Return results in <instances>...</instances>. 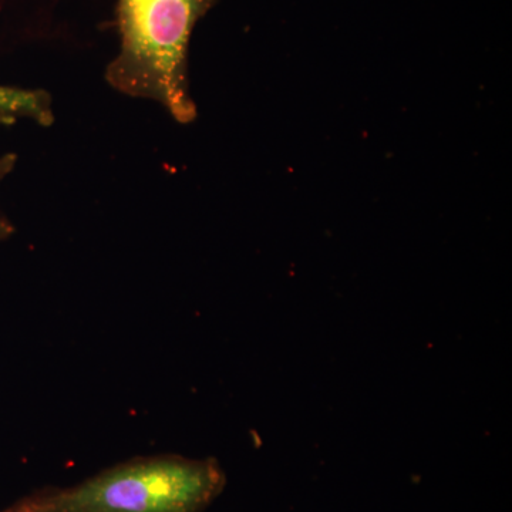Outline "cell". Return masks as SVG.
Returning <instances> with one entry per match:
<instances>
[{"label":"cell","mask_w":512,"mask_h":512,"mask_svg":"<svg viewBox=\"0 0 512 512\" xmlns=\"http://www.w3.org/2000/svg\"><path fill=\"white\" fill-rule=\"evenodd\" d=\"M225 484L215 458L136 457L72 487L33 491L0 512H204Z\"/></svg>","instance_id":"cell-1"},{"label":"cell","mask_w":512,"mask_h":512,"mask_svg":"<svg viewBox=\"0 0 512 512\" xmlns=\"http://www.w3.org/2000/svg\"><path fill=\"white\" fill-rule=\"evenodd\" d=\"M217 0H119L120 47L106 70L117 92L156 101L178 123L197 116L188 76L195 26Z\"/></svg>","instance_id":"cell-2"},{"label":"cell","mask_w":512,"mask_h":512,"mask_svg":"<svg viewBox=\"0 0 512 512\" xmlns=\"http://www.w3.org/2000/svg\"><path fill=\"white\" fill-rule=\"evenodd\" d=\"M0 119L6 123L28 119L49 126L53 120L49 96L40 90L0 86Z\"/></svg>","instance_id":"cell-3"},{"label":"cell","mask_w":512,"mask_h":512,"mask_svg":"<svg viewBox=\"0 0 512 512\" xmlns=\"http://www.w3.org/2000/svg\"><path fill=\"white\" fill-rule=\"evenodd\" d=\"M16 157L12 156V154H8V156L0 157V183L5 180L6 177L10 174V171L15 167Z\"/></svg>","instance_id":"cell-4"},{"label":"cell","mask_w":512,"mask_h":512,"mask_svg":"<svg viewBox=\"0 0 512 512\" xmlns=\"http://www.w3.org/2000/svg\"><path fill=\"white\" fill-rule=\"evenodd\" d=\"M0 123H6V121H5V120L0 119Z\"/></svg>","instance_id":"cell-5"}]
</instances>
